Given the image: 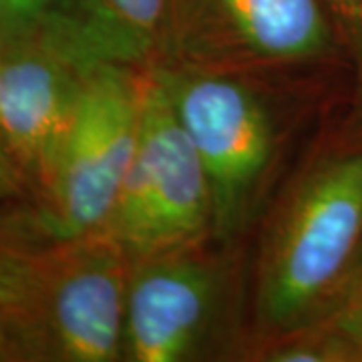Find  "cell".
<instances>
[{"label": "cell", "instance_id": "6da1fadb", "mask_svg": "<svg viewBox=\"0 0 362 362\" xmlns=\"http://www.w3.org/2000/svg\"><path fill=\"white\" fill-rule=\"evenodd\" d=\"M362 254V149L320 159L300 181L262 254L256 286L268 338L314 324L356 270Z\"/></svg>", "mask_w": 362, "mask_h": 362}, {"label": "cell", "instance_id": "7a4b0ae2", "mask_svg": "<svg viewBox=\"0 0 362 362\" xmlns=\"http://www.w3.org/2000/svg\"><path fill=\"white\" fill-rule=\"evenodd\" d=\"M149 71L99 65L87 73L33 211L47 240L69 242L107 230L139 141Z\"/></svg>", "mask_w": 362, "mask_h": 362}, {"label": "cell", "instance_id": "3957f363", "mask_svg": "<svg viewBox=\"0 0 362 362\" xmlns=\"http://www.w3.org/2000/svg\"><path fill=\"white\" fill-rule=\"evenodd\" d=\"M338 49L322 0H173L159 66L259 78Z\"/></svg>", "mask_w": 362, "mask_h": 362}, {"label": "cell", "instance_id": "277c9868", "mask_svg": "<svg viewBox=\"0 0 362 362\" xmlns=\"http://www.w3.org/2000/svg\"><path fill=\"white\" fill-rule=\"evenodd\" d=\"M211 189V233L230 242L254 214L276 153V125L252 78L156 66Z\"/></svg>", "mask_w": 362, "mask_h": 362}, {"label": "cell", "instance_id": "5b68a950", "mask_svg": "<svg viewBox=\"0 0 362 362\" xmlns=\"http://www.w3.org/2000/svg\"><path fill=\"white\" fill-rule=\"evenodd\" d=\"M105 232L131 262L197 246L211 235L206 168L156 69L149 71L137 149Z\"/></svg>", "mask_w": 362, "mask_h": 362}, {"label": "cell", "instance_id": "8992f818", "mask_svg": "<svg viewBox=\"0 0 362 362\" xmlns=\"http://www.w3.org/2000/svg\"><path fill=\"white\" fill-rule=\"evenodd\" d=\"M131 258L107 232L52 242L18 316L30 361L123 358Z\"/></svg>", "mask_w": 362, "mask_h": 362}, {"label": "cell", "instance_id": "52a82bcc", "mask_svg": "<svg viewBox=\"0 0 362 362\" xmlns=\"http://www.w3.org/2000/svg\"><path fill=\"white\" fill-rule=\"evenodd\" d=\"M89 71L42 26L0 42V133L35 199L51 180Z\"/></svg>", "mask_w": 362, "mask_h": 362}, {"label": "cell", "instance_id": "ba28073f", "mask_svg": "<svg viewBox=\"0 0 362 362\" xmlns=\"http://www.w3.org/2000/svg\"><path fill=\"white\" fill-rule=\"evenodd\" d=\"M218 272L197 246L131 262L123 358L183 361L206 330Z\"/></svg>", "mask_w": 362, "mask_h": 362}, {"label": "cell", "instance_id": "9c48e42d", "mask_svg": "<svg viewBox=\"0 0 362 362\" xmlns=\"http://www.w3.org/2000/svg\"><path fill=\"white\" fill-rule=\"evenodd\" d=\"M173 0H61L42 28L78 65L156 69Z\"/></svg>", "mask_w": 362, "mask_h": 362}, {"label": "cell", "instance_id": "30bf717a", "mask_svg": "<svg viewBox=\"0 0 362 362\" xmlns=\"http://www.w3.org/2000/svg\"><path fill=\"white\" fill-rule=\"evenodd\" d=\"M51 244L35 216H0V316H21L28 308Z\"/></svg>", "mask_w": 362, "mask_h": 362}, {"label": "cell", "instance_id": "8fae6325", "mask_svg": "<svg viewBox=\"0 0 362 362\" xmlns=\"http://www.w3.org/2000/svg\"><path fill=\"white\" fill-rule=\"evenodd\" d=\"M59 4L61 0H0V42L39 30Z\"/></svg>", "mask_w": 362, "mask_h": 362}, {"label": "cell", "instance_id": "7c38bea8", "mask_svg": "<svg viewBox=\"0 0 362 362\" xmlns=\"http://www.w3.org/2000/svg\"><path fill=\"white\" fill-rule=\"evenodd\" d=\"M322 4L352 59L362 111V0H322Z\"/></svg>", "mask_w": 362, "mask_h": 362}, {"label": "cell", "instance_id": "4fadbf2b", "mask_svg": "<svg viewBox=\"0 0 362 362\" xmlns=\"http://www.w3.org/2000/svg\"><path fill=\"white\" fill-rule=\"evenodd\" d=\"M26 195H33L30 183L0 133V207L21 202Z\"/></svg>", "mask_w": 362, "mask_h": 362}, {"label": "cell", "instance_id": "5bb4252c", "mask_svg": "<svg viewBox=\"0 0 362 362\" xmlns=\"http://www.w3.org/2000/svg\"><path fill=\"white\" fill-rule=\"evenodd\" d=\"M332 320L344 332V337L349 338L356 352V361H362V280L352 290L349 304L342 310H338Z\"/></svg>", "mask_w": 362, "mask_h": 362}, {"label": "cell", "instance_id": "9a60e30c", "mask_svg": "<svg viewBox=\"0 0 362 362\" xmlns=\"http://www.w3.org/2000/svg\"><path fill=\"white\" fill-rule=\"evenodd\" d=\"M30 361L18 316H0V362Z\"/></svg>", "mask_w": 362, "mask_h": 362}]
</instances>
